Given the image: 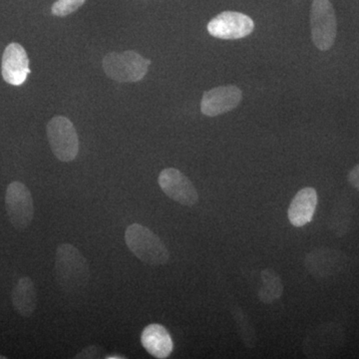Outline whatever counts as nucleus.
Segmentation results:
<instances>
[{"label": "nucleus", "mask_w": 359, "mask_h": 359, "mask_svg": "<svg viewBox=\"0 0 359 359\" xmlns=\"http://www.w3.org/2000/svg\"><path fill=\"white\" fill-rule=\"evenodd\" d=\"M55 275L59 285L68 292L84 289L90 278L88 262L74 245H60L56 250Z\"/></svg>", "instance_id": "obj_1"}, {"label": "nucleus", "mask_w": 359, "mask_h": 359, "mask_svg": "<svg viewBox=\"0 0 359 359\" xmlns=\"http://www.w3.org/2000/svg\"><path fill=\"white\" fill-rule=\"evenodd\" d=\"M125 242L135 256L144 263L163 266L169 262L170 252L163 241L140 224H130L125 231Z\"/></svg>", "instance_id": "obj_2"}, {"label": "nucleus", "mask_w": 359, "mask_h": 359, "mask_svg": "<svg viewBox=\"0 0 359 359\" xmlns=\"http://www.w3.org/2000/svg\"><path fill=\"white\" fill-rule=\"evenodd\" d=\"M151 61L135 51L111 52L103 58V69L114 81L138 82L147 74Z\"/></svg>", "instance_id": "obj_3"}, {"label": "nucleus", "mask_w": 359, "mask_h": 359, "mask_svg": "<svg viewBox=\"0 0 359 359\" xmlns=\"http://www.w3.org/2000/svg\"><path fill=\"white\" fill-rule=\"evenodd\" d=\"M47 138L54 156L61 162H71L79 153V138L74 125L63 116H55L47 124Z\"/></svg>", "instance_id": "obj_4"}, {"label": "nucleus", "mask_w": 359, "mask_h": 359, "mask_svg": "<svg viewBox=\"0 0 359 359\" xmlns=\"http://www.w3.org/2000/svg\"><path fill=\"white\" fill-rule=\"evenodd\" d=\"M311 39L316 48L330 50L337 39V23L330 0H313L311 11Z\"/></svg>", "instance_id": "obj_5"}, {"label": "nucleus", "mask_w": 359, "mask_h": 359, "mask_svg": "<svg viewBox=\"0 0 359 359\" xmlns=\"http://www.w3.org/2000/svg\"><path fill=\"white\" fill-rule=\"evenodd\" d=\"M7 216L13 228L25 230L34 218V205L29 189L15 181L9 184L6 194Z\"/></svg>", "instance_id": "obj_6"}, {"label": "nucleus", "mask_w": 359, "mask_h": 359, "mask_svg": "<svg viewBox=\"0 0 359 359\" xmlns=\"http://www.w3.org/2000/svg\"><path fill=\"white\" fill-rule=\"evenodd\" d=\"M344 340V330L339 325H320L304 340V351L308 358H327L341 348Z\"/></svg>", "instance_id": "obj_7"}, {"label": "nucleus", "mask_w": 359, "mask_h": 359, "mask_svg": "<svg viewBox=\"0 0 359 359\" xmlns=\"http://www.w3.org/2000/svg\"><path fill=\"white\" fill-rule=\"evenodd\" d=\"M254 28V21L250 16L235 11L219 13L208 25V32L212 36L224 40L244 39Z\"/></svg>", "instance_id": "obj_8"}, {"label": "nucleus", "mask_w": 359, "mask_h": 359, "mask_svg": "<svg viewBox=\"0 0 359 359\" xmlns=\"http://www.w3.org/2000/svg\"><path fill=\"white\" fill-rule=\"evenodd\" d=\"M158 182L163 192L170 199L187 207L197 204L199 194L191 180L179 170L175 168L163 170Z\"/></svg>", "instance_id": "obj_9"}, {"label": "nucleus", "mask_w": 359, "mask_h": 359, "mask_svg": "<svg viewBox=\"0 0 359 359\" xmlns=\"http://www.w3.org/2000/svg\"><path fill=\"white\" fill-rule=\"evenodd\" d=\"M346 256L340 250L320 248L309 252L304 264L316 278L339 275L346 268Z\"/></svg>", "instance_id": "obj_10"}, {"label": "nucleus", "mask_w": 359, "mask_h": 359, "mask_svg": "<svg viewBox=\"0 0 359 359\" xmlns=\"http://www.w3.org/2000/svg\"><path fill=\"white\" fill-rule=\"evenodd\" d=\"M242 91L237 86H221L205 91L201 101V111L209 117L230 112L242 101Z\"/></svg>", "instance_id": "obj_11"}, {"label": "nucleus", "mask_w": 359, "mask_h": 359, "mask_svg": "<svg viewBox=\"0 0 359 359\" xmlns=\"http://www.w3.org/2000/svg\"><path fill=\"white\" fill-rule=\"evenodd\" d=\"M1 73L4 81L20 86L30 73L29 59L25 49L18 43H11L2 56Z\"/></svg>", "instance_id": "obj_12"}, {"label": "nucleus", "mask_w": 359, "mask_h": 359, "mask_svg": "<svg viewBox=\"0 0 359 359\" xmlns=\"http://www.w3.org/2000/svg\"><path fill=\"white\" fill-rule=\"evenodd\" d=\"M318 205V193L313 188L302 189L290 203L287 216L292 226H304L313 218Z\"/></svg>", "instance_id": "obj_13"}, {"label": "nucleus", "mask_w": 359, "mask_h": 359, "mask_svg": "<svg viewBox=\"0 0 359 359\" xmlns=\"http://www.w3.org/2000/svg\"><path fill=\"white\" fill-rule=\"evenodd\" d=\"M142 346L156 358H169L174 348L173 340L163 325L152 323L144 328L141 334Z\"/></svg>", "instance_id": "obj_14"}, {"label": "nucleus", "mask_w": 359, "mask_h": 359, "mask_svg": "<svg viewBox=\"0 0 359 359\" xmlns=\"http://www.w3.org/2000/svg\"><path fill=\"white\" fill-rule=\"evenodd\" d=\"M13 304L16 313L23 318L32 316L37 308V292L34 283L23 276L13 290Z\"/></svg>", "instance_id": "obj_15"}, {"label": "nucleus", "mask_w": 359, "mask_h": 359, "mask_svg": "<svg viewBox=\"0 0 359 359\" xmlns=\"http://www.w3.org/2000/svg\"><path fill=\"white\" fill-rule=\"evenodd\" d=\"M263 285L259 290V301L271 304L280 299L283 292L282 278L273 269H266L262 271Z\"/></svg>", "instance_id": "obj_16"}, {"label": "nucleus", "mask_w": 359, "mask_h": 359, "mask_svg": "<svg viewBox=\"0 0 359 359\" xmlns=\"http://www.w3.org/2000/svg\"><path fill=\"white\" fill-rule=\"evenodd\" d=\"M233 314L238 330V334H240L245 346L249 347V348H254L257 344V334L255 332L254 327L250 325L247 314L240 308L233 309Z\"/></svg>", "instance_id": "obj_17"}, {"label": "nucleus", "mask_w": 359, "mask_h": 359, "mask_svg": "<svg viewBox=\"0 0 359 359\" xmlns=\"http://www.w3.org/2000/svg\"><path fill=\"white\" fill-rule=\"evenodd\" d=\"M86 0H57L52 6V13L55 16H66L76 11Z\"/></svg>", "instance_id": "obj_18"}, {"label": "nucleus", "mask_w": 359, "mask_h": 359, "mask_svg": "<svg viewBox=\"0 0 359 359\" xmlns=\"http://www.w3.org/2000/svg\"><path fill=\"white\" fill-rule=\"evenodd\" d=\"M347 180H348L349 184H351L354 189L359 191V164L356 165V166L349 172L348 175H347Z\"/></svg>", "instance_id": "obj_19"}, {"label": "nucleus", "mask_w": 359, "mask_h": 359, "mask_svg": "<svg viewBox=\"0 0 359 359\" xmlns=\"http://www.w3.org/2000/svg\"><path fill=\"white\" fill-rule=\"evenodd\" d=\"M97 353L98 351L95 346H89L83 349L81 353H78L75 358H96Z\"/></svg>", "instance_id": "obj_20"}, {"label": "nucleus", "mask_w": 359, "mask_h": 359, "mask_svg": "<svg viewBox=\"0 0 359 359\" xmlns=\"http://www.w3.org/2000/svg\"><path fill=\"white\" fill-rule=\"evenodd\" d=\"M107 359H121V358H124V356H108V358H106Z\"/></svg>", "instance_id": "obj_21"}, {"label": "nucleus", "mask_w": 359, "mask_h": 359, "mask_svg": "<svg viewBox=\"0 0 359 359\" xmlns=\"http://www.w3.org/2000/svg\"><path fill=\"white\" fill-rule=\"evenodd\" d=\"M6 356L0 355V359H6Z\"/></svg>", "instance_id": "obj_22"}]
</instances>
